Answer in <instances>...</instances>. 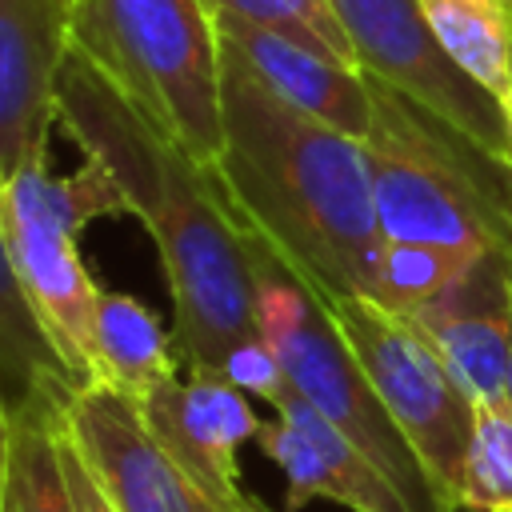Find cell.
<instances>
[{
    "mask_svg": "<svg viewBox=\"0 0 512 512\" xmlns=\"http://www.w3.org/2000/svg\"><path fill=\"white\" fill-rule=\"evenodd\" d=\"M508 408H512V364H508Z\"/></svg>",
    "mask_w": 512,
    "mask_h": 512,
    "instance_id": "obj_27",
    "label": "cell"
},
{
    "mask_svg": "<svg viewBox=\"0 0 512 512\" xmlns=\"http://www.w3.org/2000/svg\"><path fill=\"white\" fill-rule=\"evenodd\" d=\"M68 48V0H0V184L28 160L48 156Z\"/></svg>",
    "mask_w": 512,
    "mask_h": 512,
    "instance_id": "obj_11",
    "label": "cell"
},
{
    "mask_svg": "<svg viewBox=\"0 0 512 512\" xmlns=\"http://www.w3.org/2000/svg\"><path fill=\"white\" fill-rule=\"evenodd\" d=\"M364 76L396 88L424 112L460 128L480 148L512 160L504 104L464 76L432 36L416 0H328Z\"/></svg>",
    "mask_w": 512,
    "mask_h": 512,
    "instance_id": "obj_8",
    "label": "cell"
},
{
    "mask_svg": "<svg viewBox=\"0 0 512 512\" xmlns=\"http://www.w3.org/2000/svg\"><path fill=\"white\" fill-rule=\"evenodd\" d=\"M64 468H68V480H72V488H76L80 512H112V504H108L104 492L96 488L88 464L80 460V452H76V444H72V436H68V424H64Z\"/></svg>",
    "mask_w": 512,
    "mask_h": 512,
    "instance_id": "obj_23",
    "label": "cell"
},
{
    "mask_svg": "<svg viewBox=\"0 0 512 512\" xmlns=\"http://www.w3.org/2000/svg\"><path fill=\"white\" fill-rule=\"evenodd\" d=\"M56 124L84 160L112 172L128 212L144 220L172 292L176 352L188 372L216 376L232 348L260 336L248 232L216 172L164 136L76 48L56 80Z\"/></svg>",
    "mask_w": 512,
    "mask_h": 512,
    "instance_id": "obj_1",
    "label": "cell"
},
{
    "mask_svg": "<svg viewBox=\"0 0 512 512\" xmlns=\"http://www.w3.org/2000/svg\"><path fill=\"white\" fill-rule=\"evenodd\" d=\"M248 248L256 276V320L284 364L288 388L304 396L336 432H344L400 488L412 512H456L432 484L404 432L392 424L388 408L372 392L364 368L348 352L344 336L336 332L312 288L260 236L248 232Z\"/></svg>",
    "mask_w": 512,
    "mask_h": 512,
    "instance_id": "obj_6",
    "label": "cell"
},
{
    "mask_svg": "<svg viewBox=\"0 0 512 512\" xmlns=\"http://www.w3.org/2000/svg\"><path fill=\"white\" fill-rule=\"evenodd\" d=\"M180 352L176 336H168L136 296L100 288L96 296V368L100 384L120 388L136 404L148 400L156 388L180 380L176 376Z\"/></svg>",
    "mask_w": 512,
    "mask_h": 512,
    "instance_id": "obj_16",
    "label": "cell"
},
{
    "mask_svg": "<svg viewBox=\"0 0 512 512\" xmlns=\"http://www.w3.org/2000/svg\"><path fill=\"white\" fill-rule=\"evenodd\" d=\"M216 376H224V380H228L232 388H240L244 396H260V400H268V404H276V400L288 392L284 364H280V356L272 352V344L264 340V332L252 336V340H244L240 348H232L228 360H224V368H220Z\"/></svg>",
    "mask_w": 512,
    "mask_h": 512,
    "instance_id": "obj_22",
    "label": "cell"
},
{
    "mask_svg": "<svg viewBox=\"0 0 512 512\" xmlns=\"http://www.w3.org/2000/svg\"><path fill=\"white\" fill-rule=\"evenodd\" d=\"M204 8L212 16H240V20L264 24L272 32H284V36L332 56V60L360 68L328 0H204Z\"/></svg>",
    "mask_w": 512,
    "mask_h": 512,
    "instance_id": "obj_21",
    "label": "cell"
},
{
    "mask_svg": "<svg viewBox=\"0 0 512 512\" xmlns=\"http://www.w3.org/2000/svg\"><path fill=\"white\" fill-rule=\"evenodd\" d=\"M124 192L112 172L84 160L72 176H52L48 156L28 160L0 184V232L16 268V280L56 344L72 388L100 384L96 368V296L100 284L88 276L76 236L84 224L124 216Z\"/></svg>",
    "mask_w": 512,
    "mask_h": 512,
    "instance_id": "obj_5",
    "label": "cell"
},
{
    "mask_svg": "<svg viewBox=\"0 0 512 512\" xmlns=\"http://www.w3.org/2000/svg\"><path fill=\"white\" fill-rule=\"evenodd\" d=\"M64 424L112 512H196L192 484L152 436L140 404L120 388H68Z\"/></svg>",
    "mask_w": 512,
    "mask_h": 512,
    "instance_id": "obj_9",
    "label": "cell"
},
{
    "mask_svg": "<svg viewBox=\"0 0 512 512\" xmlns=\"http://www.w3.org/2000/svg\"><path fill=\"white\" fill-rule=\"evenodd\" d=\"M72 48L192 160L216 168L220 32L204 0H84L72 8Z\"/></svg>",
    "mask_w": 512,
    "mask_h": 512,
    "instance_id": "obj_4",
    "label": "cell"
},
{
    "mask_svg": "<svg viewBox=\"0 0 512 512\" xmlns=\"http://www.w3.org/2000/svg\"><path fill=\"white\" fill-rule=\"evenodd\" d=\"M8 456H12V400L0 388V500H4V480H8Z\"/></svg>",
    "mask_w": 512,
    "mask_h": 512,
    "instance_id": "obj_24",
    "label": "cell"
},
{
    "mask_svg": "<svg viewBox=\"0 0 512 512\" xmlns=\"http://www.w3.org/2000/svg\"><path fill=\"white\" fill-rule=\"evenodd\" d=\"M68 380H44L12 404V456L0 512H80L64 468V392Z\"/></svg>",
    "mask_w": 512,
    "mask_h": 512,
    "instance_id": "obj_15",
    "label": "cell"
},
{
    "mask_svg": "<svg viewBox=\"0 0 512 512\" xmlns=\"http://www.w3.org/2000/svg\"><path fill=\"white\" fill-rule=\"evenodd\" d=\"M76 4H84V0H68V8H76Z\"/></svg>",
    "mask_w": 512,
    "mask_h": 512,
    "instance_id": "obj_28",
    "label": "cell"
},
{
    "mask_svg": "<svg viewBox=\"0 0 512 512\" xmlns=\"http://www.w3.org/2000/svg\"><path fill=\"white\" fill-rule=\"evenodd\" d=\"M480 256L452 252V248H432V244H384V264H380V292L372 304L408 316L448 292Z\"/></svg>",
    "mask_w": 512,
    "mask_h": 512,
    "instance_id": "obj_19",
    "label": "cell"
},
{
    "mask_svg": "<svg viewBox=\"0 0 512 512\" xmlns=\"http://www.w3.org/2000/svg\"><path fill=\"white\" fill-rule=\"evenodd\" d=\"M452 64L500 104L512 88V0H416Z\"/></svg>",
    "mask_w": 512,
    "mask_h": 512,
    "instance_id": "obj_17",
    "label": "cell"
},
{
    "mask_svg": "<svg viewBox=\"0 0 512 512\" xmlns=\"http://www.w3.org/2000/svg\"><path fill=\"white\" fill-rule=\"evenodd\" d=\"M272 412L256 448L284 472V512H304L312 500H336L348 512H412L400 488L304 396L288 388Z\"/></svg>",
    "mask_w": 512,
    "mask_h": 512,
    "instance_id": "obj_13",
    "label": "cell"
},
{
    "mask_svg": "<svg viewBox=\"0 0 512 512\" xmlns=\"http://www.w3.org/2000/svg\"><path fill=\"white\" fill-rule=\"evenodd\" d=\"M224 44L240 52V60L256 72V80L276 92L284 104L324 120L328 128L364 140L372 124V96L368 76L344 60H332L284 32L240 16H212Z\"/></svg>",
    "mask_w": 512,
    "mask_h": 512,
    "instance_id": "obj_14",
    "label": "cell"
},
{
    "mask_svg": "<svg viewBox=\"0 0 512 512\" xmlns=\"http://www.w3.org/2000/svg\"><path fill=\"white\" fill-rule=\"evenodd\" d=\"M460 512H512V408H476Z\"/></svg>",
    "mask_w": 512,
    "mask_h": 512,
    "instance_id": "obj_20",
    "label": "cell"
},
{
    "mask_svg": "<svg viewBox=\"0 0 512 512\" xmlns=\"http://www.w3.org/2000/svg\"><path fill=\"white\" fill-rule=\"evenodd\" d=\"M140 412L200 500L232 504L244 496L236 452L256 440L264 420L240 388L212 372H188V380H172L140 400Z\"/></svg>",
    "mask_w": 512,
    "mask_h": 512,
    "instance_id": "obj_12",
    "label": "cell"
},
{
    "mask_svg": "<svg viewBox=\"0 0 512 512\" xmlns=\"http://www.w3.org/2000/svg\"><path fill=\"white\" fill-rule=\"evenodd\" d=\"M320 304L440 496L460 512V480L476 432L472 396L452 380L436 348L404 316L364 296H336Z\"/></svg>",
    "mask_w": 512,
    "mask_h": 512,
    "instance_id": "obj_7",
    "label": "cell"
},
{
    "mask_svg": "<svg viewBox=\"0 0 512 512\" xmlns=\"http://www.w3.org/2000/svg\"><path fill=\"white\" fill-rule=\"evenodd\" d=\"M504 112H508V124H512V88H508V100H504Z\"/></svg>",
    "mask_w": 512,
    "mask_h": 512,
    "instance_id": "obj_26",
    "label": "cell"
},
{
    "mask_svg": "<svg viewBox=\"0 0 512 512\" xmlns=\"http://www.w3.org/2000/svg\"><path fill=\"white\" fill-rule=\"evenodd\" d=\"M196 512H268V508H264L256 496L244 492V496L232 500V504H212V500H200V496H196Z\"/></svg>",
    "mask_w": 512,
    "mask_h": 512,
    "instance_id": "obj_25",
    "label": "cell"
},
{
    "mask_svg": "<svg viewBox=\"0 0 512 512\" xmlns=\"http://www.w3.org/2000/svg\"><path fill=\"white\" fill-rule=\"evenodd\" d=\"M364 144L384 240L512 260V160L368 76Z\"/></svg>",
    "mask_w": 512,
    "mask_h": 512,
    "instance_id": "obj_3",
    "label": "cell"
},
{
    "mask_svg": "<svg viewBox=\"0 0 512 512\" xmlns=\"http://www.w3.org/2000/svg\"><path fill=\"white\" fill-rule=\"evenodd\" d=\"M44 380H68V368L16 280V268L0 232V388L16 404L24 392H32Z\"/></svg>",
    "mask_w": 512,
    "mask_h": 512,
    "instance_id": "obj_18",
    "label": "cell"
},
{
    "mask_svg": "<svg viewBox=\"0 0 512 512\" xmlns=\"http://www.w3.org/2000/svg\"><path fill=\"white\" fill-rule=\"evenodd\" d=\"M220 192L316 300L380 292L384 232L364 144L268 92L220 40Z\"/></svg>",
    "mask_w": 512,
    "mask_h": 512,
    "instance_id": "obj_2",
    "label": "cell"
},
{
    "mask_svg": "<svg viewBox=\"0 0 512 512\" xmlns=\"http://www.w3.org/2000/svg\"><path fill=\"white\" fill-rule=\"evenodd\" d=\"M444 360L476 408L508 404L512 364V260L484 252L448 292L404 316Z\"/></svg>",
    "mask_w": 512,
    "mask_h": 512,
    "instance_id": "obj_10",
    "label": "cell"
}]
</instances>
